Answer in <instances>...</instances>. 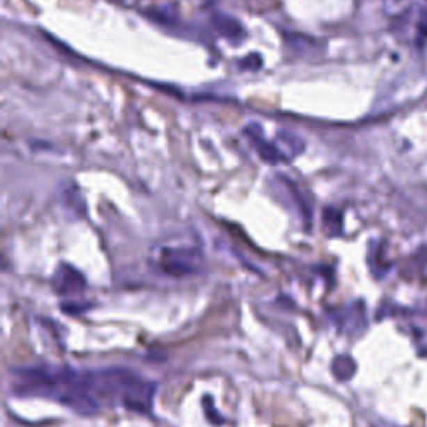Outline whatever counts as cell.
<instances>
[{
	"label": "cell",
	"mask_w": 427,
	"mask_h": 427,
	"mask_svg": "<svg viewBox=\"0 0 427 427\" xmlns=\"http://www.w3.org/2000/svg\"><path fill=\"white\" fill-rule=\"evenodd\" d=\"M12 392L20 397H42L65 405L79 416H94L100 401L92 391L87 374L65 366H39L12 369Z\"/></svg>",
	"instance_id": "6da1fadb"
},
{
	"label": "cell",
	"mask_w": 427,
	"mask_h": 427,
	"mask_svg": "<svg viewBox=\"0 0 427 427\" xmlns=\"http://www.w3.org/2000/svg\"><path fill=\"white\" fill-rule=\"evenodd\" d=\"M87 380L99 401L104 397L137 414L152 411L157 384L142 378L137 372L125 367H108L87 372Z\"/></svg>",
	"instance_id": "7a4b0ae2"
},
{
	"label": "cell",
	"mask_w": 427,
	"mask_h": 427,
	"mask_svg": "<svg viewBox=\"0 0 427 427\" xmlns=\"http://www.w3.org/2000/svg\"><path fill=\"white\" fill-rule=\"evenodd\" d=\"M156 264L162 274L172 277L194 275L200 271L202 252L192 245H167L159 250Z\"/></svg>",
	"instance_id": "3957f363"
},
{
	"label": "cell",
	"mask_w": 427,
	"mask_h": 427,
	"mask_svg": "<svg viewBox=\"0 0 427 427\" xmlns=\"http://www.w3.org/2000/svg\"><path fill=\"white\" fill-rule=\"evenodd\" d=\"M52 286L54 291H56L58 296L70 297L83 292V289L87 286V280L83 277L82 272L75 269L74 266H70V264H61V266L57 267L56 274H54Z\"/></svg>",
	"instance_id": "277c9868"
},
{
	"label": "cell",
	"mask_w": 427,
	"mask_h": 427,
	"mask_svg": "<svg viewBox=\"0 0 427 427\" xmlns=\"http://www.w3.org/2000/svg\"><path fill=\"white\" fill-rule=\"evenodd\" d=\"M244 134L247 137H249L250 140H252V145L257 150L259 157L262 159L264 162H267V164H279V162L286 161V156H284L282 150L279 149V145L272 144V142H267L262 137L261 127H259L257 124L249 125V127H245Z\"/></svg>",
	"instance_id": "5b68a950"
},
{
	"label": "cell",
	"mask_w": 427,
	"mask_h": 427,
	"mask_svg": "<svg viewBox=\"0 0 427 427\" xmlns=\"http://www.w3.org/2000/svg\"><path fill=\"white\" fill-rule=\"evenodd\" d=\"M366 311H364V304L362 303H355L349 307L344 309V312L339 316V325L344 332L351 334H359L361 330L366 329Z\"/></svg>",
	"instance_id": "8992f818"
},
{
	"label": "cell",
	"mask_w": 427,
	"mask_h": 427,
	"mask_svg": "<svg viewBox=\"0 0 427 427\" xmlns=\"http://www.w3.org/2000/svg\"><path fill=\"white\" fill-rule=\"evenodd\" d=\"M212 25L217 31V33H220V35L225 37V39L237 40L244 37V27H242V24L230 15L217 12V14L212 15Z\"/></svg>",
	"instance_id": "52a82bcc"
},
{
	"label": "cell",
	"mask_w": 427,
	"mask_h": 427,
	"mask_svg": "<svg viewBox=\"0 0 427 427\" xmlns=\"http://www.w3.org/2000/svg\"><path fill=\"white\" fill-rule=\"evenodd\" d=\"M355 371H357V364H355V361L351 357V355L341 354L332 361V374L334 378L341 380V382H346V380L353 379Z\"/></svg>",
	"instance_id": "ba28073f"
},
{
	"label": "cell",
	"mask_w": 427,
	"mask_h": 427,
	"mask_svg": "<svg viewBox=\"0 0 427 427\" xmlns=\"http://www.w3.org/2000/svg\"><path fill=\"white\" fill-rule=\"evenodd\" d=\"M286 39H287V45H291L297 56H309V54H314L317 47H319V44H317L314 39H311V37L287 35Z\"/></svg>",
	"instance_id": "9c48e42d"
},
{
	"label": "cell",
	"mask_w": 427,
	"mask_h": 427,
	"mask_svg": "<svg viewBox=\"0 0 427 427\" xmlns=\"http://www.w3.org/2000/svg\"><path fill=\"white\" fill-rule=\"evenodd\" d=\"M277 142H279L280 145H284V147L287 149V156L289 157L299 156V154L304 150L303 139H300V137L294 136V134H291V132L280 131L277 134Z\"/></svg>",
	"instance_id": "30bf717a"
},
{
	"label": "cell",
	"mask_w": 427,
	"mask_h": 427,
	"mask_svg": "<svg viewBox=\"0 0 427 427\" xmlns=\"http://www.w3.org/2000/svg\"><path fill=\"white\" fill-rule=\"evenodd\" d=\"M386 261L387 259H384V249H379V247L372 249V252L369 255V266L372 274H374L376 277H384V275L389 272V269H391V262Z\"/></svg>",
	"instance_id": "8fae6325"
},
{
	"label": "cell",
	"mask_w": 427,
	"mask_h": 427,
	"mask_svg": "<svg viewBox=\"0 0 427 427\" xmlns=\"http://www.w3.org/2000/svg\"><path fill=\"white\" fill-rule=\"evenodd\" d=\"M324 227L329 236H339L342 232V216L336 209L324 211Z\"/></svg>",
	"instance_id": "7c38bea8"
},
{
	"label": "cell",
	"mask_w": 427,
	"mask_h": 427,
	"mask_svg": "<svg viewBox=\"0 0 427 427\" xmlns=\"http://www.w3.org/2000/svg\"><path fill=\"white\" fill-rule=\"evenodd\" d=\"M262 65V58L257 56V54H252V56H249L247 58H244V61L241 62V67L242 69H250V70H257L259 67Z\"/></svg>",
	"instance_id": "4fadbf2b"
},
{
	"label": "cell",
	"mask_w": 427,
	"mask_h": 427,
	"mask_svg": "<svg viewBox=\"0 0 427 427\" xmlns=\"http://www.w3.org/2000/svg\"><path fill=\"white\" fill-rule=\"evenodd\" d=\"M421 31H424L427 33V14L424 15V19H422L421 22Z\"/></svg>",
	"instance_id": "5bb4252c"
},
{
	"label": "cell",
	"mask_w": 427,
	"mask_h": 427,
	"mask_svg": "<svg viewBox=\"0 0 427 427\" xmlns=\"http://www.w3.org/2000/svg\"><path fill=\"white\" fill-rule=\"evenodd\" d=\"M112 2H119V0H112Z\"/></svg>",
	"instance_id": "9a60e30c"
}]
</instances>
